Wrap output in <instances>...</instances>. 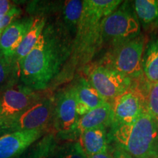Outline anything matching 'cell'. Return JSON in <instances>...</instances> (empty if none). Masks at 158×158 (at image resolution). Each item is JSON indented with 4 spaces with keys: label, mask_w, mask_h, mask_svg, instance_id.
<instances>
[{
    "label": "cell",
    "mask_w": 158,
    "mask_h": 158,
    "mask_svg": "<svg viewBox=\"0 0 158 158\" xmlns=\"http://www.w3.org/2000/svg\"><path fill=\"white\" fill-rule=\"evenodd\" d=\"M147 109L143 96L132 89L116 98L111 102V126L135 122Z\"/></svg>",
    "instance_id": "30bf717a"
},
{
    "label": "cell",
    "mask_w": 158,
    "mask_h": 158,
    "mask_svg": "<svg viewBox=\"0 0 158 158\" xmlns=\"http://www.w3.org/2000/svg\"><path fill=\"white\" fill-rule=\"evenodd\" d=\"M79 117L74 86L71 84L54 94L51 130L57 139L66 141L78 139L76 128Z\"/></svg>",
    "instance_id": "8992f818"
},
{
    "label": "cell",
    "mask_w": 158,
    "mask_h": 158,
    "mask_svg": "<svg viewBox=\"0 0 158 158\" xmlns=\"http://www.w3.org/2000/svg\"><path fill=\"white\" fill-rule=\"evenodd\" d=\"M86 71L88 73V81L107 102L113 101L132 89L131 78L106 65H92Z\"/></svg>",
    "instance_id": "ba28073f"
},
{
    "label": "cell",
    "mask_w": 158,
    "mask_h": 158,
    "mask_svg": "<svg viewBox=\"0 0 158 158\" xmlns=\"http://www.w3.org/2000/svg\"><path fill=\"white\" fill-rule=\"evenodd\" d=\"M34 16L18 19L6 28L0 35V52L7 58L13 59L15 51L28 32Z\"/></svg>",
    "instance_id": "7c38bea8"
},
{
    "label": "cell",
    "mask_w": 158,
    "mask_h": 158,
    "mask_svg": "<svg viewBox=\"0 0 158 158\" xmlns=\"http://www.w3.org/2000/svg\"><path fill=\"white\" fill-rule=\"evenodd\" d=\"M146 45L143 34L131 37L108 47L100 64L114 69L132 80L143 76L142 56Z\"/></svg>",
    "instance_id": "277c9868"
},
{
    "label": "cell",
    "mask_w": 158,
    "mask_h": 158,
    "mask_svg": "<svg viewBox=\"0 0 158 158\" xmlns=\"http://www.w3.org/2000/svg\"><path fill=\"white\" fill-rule=\"evenodd\" d=\"M114 146L133 158H158V122L147 108L135 122L110 127Z\"/></svg>",
    "instance_id": "3957f363"
},
{
    "label": "cell",
    "mask_w": 158,
    "mask_h": 158,
    "mask_svg": "<svg viewBox=\"0 0 158 158\" xmlns=\"http://www.w3.org/2000/svg\"><path fill=\"white\" fill-rule=\"evenodd\" d=\"M87 158H114V157L109 149V150L108 152H106L98 153L96 154V155L87 156Z\"/></svg>",
    "instance_id": "4316f807"
},
{
    "label": "cell",
    "mask_w": 158,
    "mask_h": 158,
    "mask_svg": "<svg viewBox=\"0 0 158 158\" xmlns=\"http://www.w3.org/2000/svg\"><path fill=\"white\" fill-rule=\"evenodd\" d=\"M133 7L140 25L146 31L158 29V0H135Z\"/></svg>",
    "instance_id": "e0dca14e"
},
{
    "label": "cell",
    "mask_w": 158,
    "mask_h": 158,
    "mask_svg": "<svg viewBox=\"0 0 158 158\" xmlns=\"http://www.w3.org/2000/svg\"><path fill=\"white\" fill-rule=\"evenodd\" d=\"M54 156L55 158H87L78 141H67L57 147Z\"/></svg>",
    "instance_id": "7402d4cb"
},
{
    "label": "cell",
    "mask_w": 158,
    "mask_h": 158,
    "mask_svg": "<svg viewBox=\"0 0 158 158\" xmlns=\"http://www.w3.org/2000/svg\"><path fill=\"white\" fill-rule=\"evenodd\" d=\"M15 5L9 0H0V17L7 14Z\"/></svg>",
    "instance_id": "d4e9b609"
},
{
    "label": "cell",
    "mask_w": 158,
    "mask_h": 158,
    "mask_svg": "<svg viewBox=\"0 0 158 158\" xmlns=\"http://www.w3.org/2000/svg\"><path fill=\"white\" fill-rule=\"evenodd\" d=\"M0 54H1V52H0Z\"/></svg>",
    "instance_id": "83f0119b"
},
{
    "label": "cell",
    "mask_w": 158,
    "mask_h": 158,
    "mask_svg": "<svg viewBox=\"0 0 158 158\" xmlns=\"http://www.w3.org/2000/svg\"><path fill=\"white\" fill-rule=\"evenodd\" d=\"M21 14V10L16 5L12 8L7 14L0 19V35L8 26L18 20Z\"/></svg>",
    "instance_id": "cb8c5ba5"
},
{
    "label": "cell",
    "mask_w": 158,
    "mask_h": 158,
    "mask_svg": "<svg viewBox=\"0 0 158 158\" xmlns=\"http://www.w3.org/2000/svg\"><path fill=\"white\" fill-rule=\"evenodd\" d=\"M142 71L151 84L158 82V37L152 36L144 48L142 56Z\"/></svg>",
    "instance_id": "ac0fdd59"
},
{
    "label": "cell",
    "mask_w": 158,
    "mask_h": 158,
    "mask_svg": "<svg viewBox=\"0 0 158 158\" xmlns=\"http://www.w3.org/2000/svg\"><path fill=\"white\" fill-rule=\"evenodd\" d=\"M108 128L95 127L81 133L78 141L86 156L106 152L109 150L110 141Z\"/></svg>",
    "instance_id": "5bb4252c"
},
{
    "label": "cell",
    "mask_w": 158,
    "mask_h": 158,
    "mask_svg": "<svg viewBox=\"0 0 158 158\" xmlns=\"http://www.w3.org/2000/svg\"><path fill=\"white\" fill-rule=\"evenodd\" d=\"M23 84H15L0 94V127L19 116L46 95Z\"/></svg>",
    "instance_id": "9c48e42d"
},
{
    "label": "cell",
    "mask_w": 158,
    "mask_h": 158,
    "mask_svg": "<svg viewBox=\"0 0 158 158\" xmlns=\"http://www.w3.org/2000/svg\"><path fill=\"white\" fill-rule=\"evenodd\" d=\"M141 34V25L130 2H123L102 20V46L108 47Z\"/></svg>",
    "instance_id": "5b68a950"
},
{
    "label": "cell",
    "mask_w": 158,
    "mask_h": 158,
    "mask_svg": "<svg viewBox=\"0 0 158 158\" xmlns=\"http://www.w3.org/2000/svg\"><path fill=\"white\" fill-rule=\"evenodd\" d=\"M19 71L13 59L0 54V94L15 84Z\"/></svg>",
    "instance_id": "44dd1931"
},
{
    "label": "cell",
    "mask_w": 158,
    "mask_h": 158,
    "mask_svg": "<svg viewBox=\"0 0 158 158\" xmlns=\"http://www.w3.org/2000/svg\"><path fill=\"white\" fill-rule=\"evenodd\" d=\"M111 122V103L106 102L102 106L79 117L76 128L78 138L81 133L85 130L99 127H110Z\"/></svg>",
    "instance_id": "9a60e30c"
},
{
    "label": "cell",
    "mask_w": 158,
    "mask_h": 158,
    "mask_svg": "<svg viewBox=\"0 0 158 158\" xmlns=\"http://www.w3.org/2000/svg\"><path fill=\"white\" fill-rule=\"evenodd\" d=\"M54 94L50 92L40 100L0 127V133L48 128L51 130ZM52 131V130H51Z\"/></svg>",
    "instance_id": "52a82bcc"
},
{
    "label": "cell",
    "mask_w": 158,
    "mask_h": 158,
    "mask_svg": "<svg viewBox=\"0 0 158 158\" xmlns=\"http://www.w3.org/2000/svg\"><path fill=\"white\" fill-rule=\"evenodd\" d=\"M58 10L60 11L59 21L71 35H76L84 10V1L68 0L62 2Z\"/></svg>",
    "instance_id": "d6986e66"
},
{
    "label": "cell",
    "mask_w": 158,
    "mask_h": 158,
    "mask_svg": "<svg viewBox=\"0 0 158 158\" xmlns=\"http://www.w3.org/2000/svg\"><path fill=\"white\" fill-rule=\"evenodd\" d=\"M73 84L76 94L77 114L79 116L85 115L90 110L107 102L85 77H79L78 80Z\"/></svg>",
    "instance_id": "4fadbf2b"
},
{
    "label": "cell",
    "mask_w": 158,
    "mask_h": 158,
    "mask_svg": "<svg viewBox=\"0 0 158 158\" xmlns=\"http://www.w3.org/2000/svg\"><path fill=\"white\" fill-rule=\"evenodd\" d=\"M122 2V0H84V10L73 41L70 56L51 91L70 81L77 73L87 69L102 47V20Z\"/></svg>",
    "instance_id": "7a4b0ae2"
},
{
    "label": "cell",
    "mask_w": 158,
    "mask_h": 158,
    "mask_svg": "<svg viewBox=\"0 0 158 158\" xmlns=\"http://www.w3.org/2000/svg\"><path fill=\"white\" fill-rule=\"evenodd\" d=\"M72 36L59 20L45 25L34 48L18 65L22 84L37 92L51 91L70 56Z\"/></svg>",
    "instance_id": "6da1fadb"
},
{
    "label": "cell",
    "mask_w": 158,
    "mask_h": 158,
    "mask_svg": "<svg viewBox=\"0 0 158 158\" xmlns=\"http://www.w3.org/2000/svg\"><path fill=\"white\" fill-rule=\"evenodd\" d=\"M110 150L114 158H133L128 155L126 152H124L123 149L116 147L115 146H113V147L110 146Z\"/></svg>",
    "instance_id": "484cf974"
},
{
    "label": "cell",
    "mask_w": 158,
    "mask_h": 158,
    "mask_svg": "<svg viewBox=\"0 0 158 158\" xmlns=\"http://www.w3.org/2000/svg\"><path fill=\"white\" fill-rule=\"evenodd\" d=\"M51 130L48 128L16 131L0 136V158L19 157L30 146Z\"/></svg>",
    "instance_id": "8fae6325"
},
{
    "label": "cell",
    "mask_w": 158,
    "mask_h": 158,
    "mask_svg": "<svg viewBox=\"0 0 158 158\" xmlns=\"http://www.w3.org/2000/svg\"><path fill=\"white\" fill-rule=\"evenodd\" d=\"M147 108L149 114L158 122V82L151 85L147 99Z\"/></svg>",
    "instance_id": "603a6c76"
},
{
    "label": "cell",
    "mask_w": 158,
    "mask_h": 158,
    "mask_svg": "<svg viewBox=\"0 0 158 158\" xmlns=\"http://www.w3.org/2000/svg\"><path fill=\"white\" fill-rule=\"evenodd\" d=\"M46 25V19L43 15H37L34 16V21L28 32L23 37L22 42L13 56V61L18 69L19 62L28 55L35 47L39 37L42 34ZM19 71V70H18Z\"/></svg>",
    "instance_id": "2e32d148"
},
{
    "label": "cell",
    "mask_w": 158,
    "mask_h": 158,
    "mask_svg": "<svg viewBox=\"0 0 158 158\" xmlns=\"http://www.w3.org/2000/svg\"><path fill=\"white\" fill-rule=\"evenodd\" d=\"M57 140L54 132H48L37 141L23 158H51L58 147Z\"/></svg>",
    "instance_id": "ffe728a7"
}]
</instances>
